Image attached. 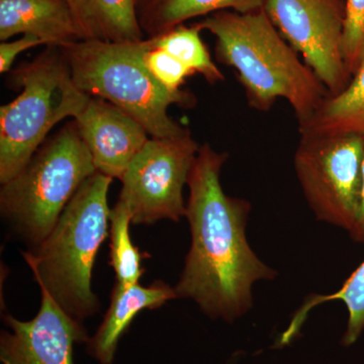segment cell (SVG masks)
I'll return each mask as SVG.
<instances>
[{
    "instance_id": "1",
    "label": "cell",
    "mask_w": 364,
    "mask_h": 364,
    "mask_svg": "<svg viewBox=\"0 0 364 364\" xmlns=\"http://www.w3.org/2000/svg\"><path fill=\"white\" fill-rule=\"evenodd\" d=\"M229 154L200 145L189 173L186 218L189 248L176 289L214 320L233 323L253 306V287L277 273L254 252L247 240L251 205L225 193L221 171Z\"/></svg>"
},
{
    "instance_id": "2",
    "label": "cell",
    "mask_w": 364,
    "mask_h": 364,
    "mask_svg": "<svg viewBox=\"0 0 364 364\" xmlns=\"http://www.w3.org/2000/svg\"><path fill=\"white\" fill-rule=\"evenodd\" d=\"M196 26L214 36L218 61L236 71L252 109L268 112L284 98L301 124L329 95L264 9L248 14L219 11Z\"/></svg>"
},
{
    "instance_id": "3",
    "label": "cell",
    "mask_w": 364,
    "mask_h": 364,
    "mask_svg": "<svg viewBox=\"0 0 364 364\" xmlns=\"http://www.w3.org/2000/svg\"><path fill=\"white\" fill-rule=\"evenodd\" d=\"M114 179L95 172L80 186L49 236L23 253L40 289L78 322L100 310L91 289L98 250L109 233L107 193Z\"/></svg>"
},
{
    "instance_id": "4",
    "label": "cell",
    "mask_w": 364,
    "mask_h": 364,
    "mask_svg": "<svg viewBox=\"0 0 364 364\" xmlns=\"http://www.w3.org/2000/svg\"><path fill=\"white\" fill-rule=\"evenodd\" d=\"M143 41L109 43L80 40L60 46L74 83L90 97L102 98L144 127L150 138H177L191 131L169 117L171 105L191 109L196 98L170 91L144 66Z\"/></svg>"
},
{
    "instance_id": "5",
    "label": "cell",
    "mask_w": 364,
    "mask_h": 364,
    "mask_svg": "<svg viewBox=\"0 0 364 364\" xmlns=\"http://www.w3.org/2000/svg\"><path fill=\"white\" fill-rule=\"evenodd\" d=\"M32 61L11 71L13 102L0 107V183L14 178L63 119H74L90 95L79 90L59 47L47 46Z\"/></svg>"
},
{
    "instance_id": "6",
    "label": "cell",
    "mask_w": 364,
    "mask_h": 364,
    "mask_svg": "<svg viewBox=\"0 0 364 364\" xmlns=\"http://www.w3.org/2000/svg\"><path fill=\"white\" fill-rule=\"evenodd\" d=\"M97 172L74 119L67 122L14 178L1 184L0 210L36 247L49 236L72 198Z\"/></svg>"
},
{
    "instance_id": "7",
    "label": "cell",
    "mask_w": 364,
    "mask_h": 364,
    "mask_svg": "<svg viewBox=\"0 0 364 364\" xmlns=\"http://www.w3.org/2000/svg\"><path fill=\"white\" fill-rule=\"evenodd\" d=\"M364 136H301L294 171L318 221L341 228L353 238L358 228Z\"/></svg>"
},
{
    "instance_id": "8",
    "label": "cell",
    "mask_w": 364,
    "mask_h": 364,
    "mask_svg": "<svg viewBox=\"0 0 364 364\" xmlns=\"http://www.w3.org/2000/svg\"><path fill=\"white\" fill-rule=\"evenodd\" d=\"M200 147L191 133L149 139L121 179L117 202L128 208L132 224L178 222L186 217L184 186Z\"/></svg>"
},
{
    "instance_id": "9",
    "label": "cell",
    "mask_w": 364,
    "mask_h": 364,
    "mask_svg": "<svg viewBox=\"0 0 364 364\" xmlns=\"http://www.w3.org/2000/svg\"><path fill=\"white\" fill-rule=\"evenodd\" d=\"M263 9L329 95L348 85L343 57L345 6L340 0H265Z\"/></svg>"
},
{
    "instance_id": "10",
    "label": "cell",
    "mask_w": 364,
    "mask_h": 364,
    "mask_svg": "<svg viewBox=\"0 0 364 364\" xmlns=\"http://www.w3.org/2000/svg\"><path fill=\"white\" fill-rule=\"evenodd\" d=\"M39 313L30 321L4 317L9 331L0 336V360L4 364H73L74 344L87 343V330L41 289Z\"/></svg>"
},
{
    "instance_id": "11",
    "label": "cell",
    "mask_w": 364,
    "mask_h": 364,
    "mask_svg": "<svg viewBox=\"0 0 364 364\" xmlns=\"http://www.w3.org/2000/svg\"><path fill=\"white\" fill-rule=\"evenodd\" d=\"M74 121L95 169L112 179L123 178L134 158L150 139L142 124L100 97H90Z\"/></svg>"
},
{
    "instance_id": "12",
    "label": "cell",
    "mask_w": 364,
    "mask_h": 364,
    "mask_svg": "<svg viewBox=\"0 0 364 364\" xmlns=\"http://www.w3.org/2000/svg\"><path fill=\"white\" fill-rule=\"evenodd\" d=\"M174 299H178L176 289L162 280H155L147 287L140 284L128 287L114 284L104 320L95 336L87 342L91 358L100 364H112L119 339L136 316L144 310L161 308Z\"/></svg>"
},
{
    "instance_id": "13",
    "label": "cell",
    "mask_w": 364,
    "mask_h": 364,
    "mask_svg": "<svg viewBox=\"0 0 364 364\" xmlns=\"http://www.w3.org/2000/svg\"><path fill=\"white\" fill-rule=\"evenodd\" d=\"M16 35L55 47L85 40L65 0H0V40Z\"/></svg>"
},
{
    "instance_id": "14",
    "label": "cell",
    "mask_w": 364,
    "mask_h": 364,
    "mask_svg": "<svg viewBox=\"0 0 364 364\" xmlns=\"http://www.w3.org/2000/svg\"><path fill=\"white\" fill-rule=\"evenodd\" d=\"M85 40L139 42L144 32L139 0H65Z\"/></svg>"
},
{
    "instance_id": "15",
    "label": "cell",
    "mask_w": 364,
    "mask_h": 364,
    "mask_svg": "<svg viewBox=\"0 0 364 364\" xmlns=\"http://www.w3.org/2000/svg\"><path fill=\"white\" fill-rule=\"evenodd\" d=\"M299 135L364 136V62L338 93L329 95L317 109L299 124Z\"/></svg>"
},
{
    "instance_id": "16",
    "label": "cell",
    "mask_w": 364,
    "mask_h": 364,
    "mask_svg": "<svg viewBox=\"0 0 364 364\" xmlns=\"http://www.w3.org/2000/svg\"><path fill=\"white\" fill-rule=\"evenodd\" d=\"M265 0H139L138 14L144 33L155 37L184 21L219 11L253 13Z\"/></svg>"
},
{
    "instance_id": "17",
    "label": "cell",
    "mask_w": 364,
    "mask_h": 364,
    "mask_svg": "<svg viewBox=\"0 0 364 364\" xmlns=\"http://www.w3.org/2000/svg\"><path fill=\"white\" fill-rule=\"evenodd\" d=\"M342 301L346 306L348 321L341 344L345 347L351 346L358 341L364 331V260L351 273L338 291L330 294H311L306 299L303 305L294 313L289 327L282 333L277 345L282 347L291 343L299 334L313 309L328 301Z\"/></svg>"
},
{
    "instance_id": "18",
    "label": "cell",
    "mask_w": 364,
    "mask_h": 364,
    "mask_svg": "<svg viewBox=\"0 0 364 364\" xmlns=\"http://www.w3.org/2000/svg\"><path fill=\"white\" fill-rule=\"evenodd\" d=\"M198 26H177L155 37H149L153 44L161 48L178 60L193 74H200L210 85L225 80L224 74L215 65L203 42Z\"/></svg>"
},
{
    "instance_id": "19",
    "label": "cell",
    "mask_w": 364,
    "mask_h": 364,
    "mask_svg": "<svg viewBox=\"0 0 364 364\" xmlns=\"http://www.w3.org/2000/svg\"><path fill=\"white\" fill-rule=\"evenodd\" d=\"M132 217L124 203H114L109 218V265L116 274L117 286L128 287L140 284L144 275L143 253L131 240Z\"/></svg>"
},
{
    "instance_id": "20",
    "label": "cell",
    "mask_w": 364,
    "mask_h": 364,
    "mask_svg": "<svg viewBox=\"0 0 364 364\" xmlns=\"http://www.w3.org/2000/svg\"><path fill=\"white\" fill-rule=\"evenodd\" d=\"M144 66L158 82L170 91L181 90L186 78L193 75L188 68L169 53L153 44L150 38L144 39L142 55Z\"/></svg>"
},
{
    "instance_id": "21",
    "label": "cell",
    "mask_w": 364,
    "mask_h": 364,
    "mask_svg": "<svg viewBox=\"0 0 364 364\" xmlns=\"http://www.w3.org/2000/svg\"><path fill=\"white\" fill-rule=\"evenodd\" d=\"M343 57L349 74L364 62V0H346L343 32Z\"/></svg>"
},
{
    "instance_id": "22",
    "label": "cell",
    "mask_w": 364,
    "mask_h": 364,
    "mask_svg": "<svg viewBox=\"0 0 364 364\" xmlns=\"http://www.w3.org/2000/svg\"><path fill=\"white\" fill-rule=\"evenodd\" d=\"M42 45H45L42 40L31 35L21 36L20 39L11 41V42L9 41L1 42L0 44V73L11 72L14 61L21 53Z\"/></svg>"
},
{
    "instance_id": "23",
    "label": "cell",
    "mask_w": 364,
    "mask_h": 364,
    "mask_svg": "<svg viewBox=\"0 0 364 364\" xmlns=\"http://www.w3.org/2000/svg\"><path fill=\"white\" fill-rule=\"evenodd\" d=\"M353 239L358 242H364V158L363 164V182H361L360 203H359V212L358 228Z\"/></svg>"
}]
</instances>
